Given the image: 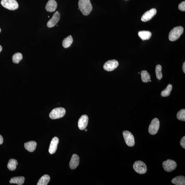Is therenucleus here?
<instances>
[{"mask_svg": "<svg viewBox=\"0 0 185 185\" xmlns=\"http://www.w3.org/2000/svg\"><path fill=\"white\" fill-rule=\"evenodd\" d=\"M138 35L143 40H146L150 39L152 36V33L149 31H141L139 32Z\"/></svg>", "mask_w": 185, "mask_h": 185, "instance_id": "18", "label": "nucleus"}, {"mask_svg": "<svg viewBox=\"0 0 185 185\" xmlns=\"http://www.w3.org/2000/svg\"><path fill=\"white\" fill-rule=\"evenodd\" d=\"M60 14L57 11L55 12L52 18L48 22L47 26L50 28L55 26L58 22L60 19Z\"/></svg>", "mask_w": 185, "mask_h": 185, "instance_id": "11", "label": "nucleus"}, {"mask_svg": "<svg viewBox=\"0 0 185 185\" xmlns=\"http://www.w3.org/2000/svg\"><path fill=\"white\" fill-rule=\"evenodd\" d=\"M162 67L160 65H158L156 67L155 72L156 77L158 79L160 80L163 78Z\"/></svg>", "mask_w": 185, "mask_h": 185, "instance_id": "25", "label": "nucleus"}, {"mask_svg": "<svg viewBox=\"0 0 185 185\" xmlns=\"http://www.w3.org/2000/svg\"><path fill=\"white\" fill-rule=\"evenodd\" d=\"M22 55L21 53L20 52L16 53L12 56L13 62L15 63H18L22 59Z\"/></svg>", "mask_w": 185, "mask_h": 185, "instance_id": "26", "label": "nucleus"}, {"mask_svg": "<svg viewBox=\"0 0 185 185\" xmlns=\"http://www.w3.org/2000/svg\"><path fill=\"white\" fill-rule=\"evenodd\" d=\"M84 130H85V131H88V130H87V129H84Z\"/></svg>", "mask_w": 185, "mask_h": 185, "instance_id": "33", "label": "nucleus"}, {"mask_svg": "<svg viewBox=\"0 0 185 185\" xmlns=\"http://www.w3.org/2000/svg\"><path fill=\"white\" fill-rule=\"evenodd\" d=\"M79 10L84 16H88L91 12L92 7L90 0H79Z\"/></svg>", "mask_w": 185, "mask_h": 185, "instance_id": "1", "label": "nucleus"}, {"mask_svg": "<svg viewBox=\"0 0 185 185\" xmlns=\"http://www.w3.org/2000/svg\"><path fill=\"white\" fill-rule=\"evenodd\" d=\"M88 118L86 115H83L79 120L78 125L79 128L81 130H84L88 126Z\"/></svg>", "mask_w": 185, "mask_h": 185, "instance_id": "12", "label": "nucleus"}, {"mask_svg": "<svg viewBox=\"0 0 185 185\" xmlns=\"http://www.w3.org/2000/svg\"><path fill=\"white\" fill-rule=\"evenodd\" d=\"M119 65V63L116 60H111L106 62L103 66L105 70L107 71H112L116 68Z\"/></svg>", "mask_w": 185, "mask_h": 185, "instance_id": "9", "label": "nucleus"}, {"mask_svg": "<svg viewBox=\"0 0 185 185\" xmlns=\"http://www.w3.org/2000/svg\"><path fill=\"white\" fill-rule=\"evenodd\" d=\"M1 4L8 10H14L18 8L19 5L16 0H1Z\"/></svg>", "mask_w": 185, "mask_h": 185, "instance_id": "4", "label": "nucleus"}, {"mask_svg": "<svg viewBox=\"0 0 185 185\" xmlns=\"http://www.w3.org/2000/svg\"><path fill=\"white\" fill-rule=\"evenodd\" d=\"M25 178L23 177H18L12 178L10 181V184H17L22 185L24 184Z\"/></svg>", "mask_w": 185, "mask_h": 185, "instance_id": "19", "label": "nucleus"}, {"mask_svg": "<svg viewBox=\"0 0 185 185\" xmlns=\"http://www.w3.org/2000/svg\"><path fill=\"white\" fill-rule=\"evenodd\" d=\"M37 143L34 141H30L24 143V148L26 150L30 152H33L37 147Z\"/></svg>", "mask_w": 185, "mask_h": 185, "instance_id": "16", "label": "nucleus"}, {"mask_svg": "<svg viewBox=\"0 0 185 185\" xmlns=\"http://www.w3.org/2000/svg\"><path fill=\"white\" fill-rule=\"evenodd\" d=\"M157 10L155 8L151 9L148 11L146 12L143 14L141 17V20L143 22L148 21L151 19L156 14Z\"/></svg>", "mask_w": 185, "mask_h": 185, "instance_id": "10", "label": "nucleus"}, {"mask_svg": "<svg viewBox=\"0 0 185 185\" xmlns=\"http://www.w3.org/2000/svg\"><path fill=\"white\" fill-rule=\"evenodd\" d=\"M123 135L126 144L129 147H133L135 144V138L132 134L128 131L123 132Z\"/></svg>", "mask_w": 185, "mask_h": 185, "instance_id": "7", "label": "nucleus"}, {"mask_svg": "<svg viewBox=\"0 0 185 185\" xmlns=\"http://www.w3.org/2000/svg\"><path fill=\"white\" fill-rule=\"evenodd\" d=\"M150 81V82H151V80H150V81Z\"/></svg>", "mask_w": 185, "mask_h": 185, "instance_id": "35", "label": "nucleus"}, {"mask_svg": "<svg viewBox=\"0 0 185 185\" xmlns=\"http://www.w3.org/2000/svg\"><path fill=\"white\" fill-rule=\"evenodd\" d=\"M79 157L77 154L72 155L69 164L70 168L72 170L75 169L79 164Z\"/></svg>", "mask_w": 185, "mask_h": 185, "instance_id": "14", "label": "nucleus"}, {"mask_svg": "<svg viewBox=\"0 0 185 185\" xmlns=\"http://www.w3.org/2000/svg\"><path fill=\"white\" fill-rule=\"evenodd\" d=\"M178 8L181 11H185V1H184L181 3L179 5Z\"/></svg>", "mask_w": 185, "mask_h": 185, "instance_id": "28", "label": "nucleus"}, {"mask_svg": "<svg viewBox=\"0 0 185 185\" xmlns=\"http://www.w3.org/2000/svg\"><path fill=\"white\" fill-rule=\"evenodd\" d=\"M160 122L157 118H155L151 121L148 128V132L151 135H154L157 133L159 128Z\"/></svg>", "mask_w": 185, "mask_h": 185, "instance_id": "6", "label": "nucleus"}, {"mask_svg": "<svg viewBox=\"0 0 185 185\" xmlns=\"http://www.w3.org/2000/svg\"><path fill=\"white\" fill-rule=\"evenodd\" d=\"M171 182L176 185H185V177L183 175H180L172 179Z\"/></svg>", "mask_w": 185, "mask_h": 185, "instance_id": "17", "label": "nucleus"}, {"mask_svg": "<svg viewBox=\"0 0 185 185\" xmlns=\"http://www.w3.org/2000/svg\"><path fill=\"white\" fill-rule=\"evenodd\" d=\"M173 89V86L171 84H169L167 86L165 89L161 92V95L163 97H168L170 95Z\"/></svg>", "mask_w": 185, "mask_h": 185, "instance_id": "24", "label": "nucleus"}, {"mask_svg": "<svg viewBox=\"0 0 185 185\" xmlns=\"http://www.w3.org/2000/svg\"><path fill=\"white\" fill-rule=\"evenodd\" d=\"M50 180L49 175H45L43 176L39 179L37 184V185H47L48 184Z\"/></svg>", "mask_w": 185, "mask_h": 185, "instance_id": "21", "label": "nucleus"}, {"mask_svg": "<svg viewBox=\"0 0 185 185\" xmlns=\"http://www.w3.org/2000/svg\"><path fill=\"white\" fill-rule=\"evenodd\" d=\"M141 79L143 82L148 83L150 80V76L149 73L146 70H143L141 73Z\"/></svg>", "mask_w": 185, "mask_h": 185, "instance_id": "23", "label": "nucleus"}, {"mask_svg": "<svg viewBox=\"0 0 185 185\" xmlns=\"http://www.w3.org/2000/svg\"><path fill=\"white\" fill-rule=\"evenodd\" d=\"M1 28H0V32H1Z\"/></svg>", "mask_w": 185, "mask_h": 185, "instance_id": "34", "label": "nucleus"}, {"mask_svg": "<svg viewBox=\"0 0 185 185\" xmlns=\"http://www.w3.org/2000/svg\"><path fill=\"white\" fill-rule=\"evenodd\" d=\"M177 119L179 120L185 121V110L182 109L178 112L177 115Z\"/></svg>", "mask_w": 185, "mask_h": 185, "instance_id": "27", "label": "nucleus"}, {"mask_svg": "<svg viewBox=\"0 0 185 185\" xmlns=\"http://www.w3.org/2000/svg\"><path fill=\"white\" fill-rule=\"evenodd\" d=\"M182 69L183 72H184V73H185V62H184V63H183L182 66Z\"/></svg>", "mask_w": 185, "mask_h": 185, "instance_id": "31", "label": "nucleus"}, {"mask_svg": "<svg viewBox=\"0 0 185 185\" xmlns=\"http://www.w3.org/2000/svg\"><path fill=\"white\" fill-rule=\"evenodd\" d=\"M3 138L1 135H0V145L3 144Z\"/></svg>", "mask_w": 185, "mask_h": 185, "instance_id": "30", "label": "nucleus"}, {"mask_svg": "<svg viewBox=\"0 0 185 185\" xmlns=\"http://www.w3.org/2000/svg\"><path fill=\"white\" fill-rule=\"evenodd\" d=\"M184 28L182 27H175L169 33V39L170 41H175L178 39L184 32Z\"/></svg>", "mask_w": 185, "mask_h": 185, "instance_id": "2", "label": "nucleus"}, {"mask_svg": "<svg viewBox=\"0 0 185 185\" xmlns=\"http://www.w3.org/2000/svg\"><path fill=\"white\" fill-rule=\"evenodd\" d=\"M163 166L165 171L170 172L176 168L177 165L175 161L171 159H168L163 162Z\"/></svg>", "mask_w": 185, "mask_h": 185, "instance_id": "8", "label": "nucleus"}, {"mask_svg": "<svg viewBox=\"0 0 185 185\" xmlns=\"http://www.w3.org/2000/svg\"><path fill=\"white\" fill-rule=\"evenodd\" d=\"M66 110L62 107L54 109L50 112L49 116L51 119H56L62 118L66 114Z\"/></svg>", "mask_w": 185, "mask_h": 185, "instance_id": "3", "label": "nucleus"}, {"mask_svg": "<svg viewBox=\"0 0 185 185\" xmlns=\"http://www.w3.org/2000/svg\"><path fill=\"white\" fill-rule=\"evenodd\" d=\"M2 50V47L1 45H0V52H1Z\"/></svg>", "mask_w": 185, "mask_h": 185, "instance_id": "32", "label": "nucleus"}, {"mask_svg": "<svg viewBox=\"0 0 185 185\" xmlns=\"http://www.w3.org/2000/svg\"><path fill=\"white\" fill-rule=\"evenodd\" d=\"M73 38L71 35H70L63 40L62 43L63 46L65 48H69L73 43Z\"/></svg>", "mask_w": 185, "mask_h": 185, "instance_id": "20", "label": "nucleus"}, {"mask_svg": "<svg viewBox=\"0 0 185 185\" xmlns=\"http://www.w3.org/2000/svg\"><path fill=\"white\" fill-rule=\"evenodd\" d=\"M18 165V161L15 159H11L9 161L7 167L11 171H14Z\"/></svg>", "mask_w": 185, "mask_h": 185, "instance_id": "22", "label": "nucleus"}, {"mask_svg": "<svg viewBox=\"0 0 185 185\" xmlns=\"http://www.w3.org/2000/svg\"><path fill=\"white\" fill-rule=\"evenodd\" d=\"M180 145L183 148H185V137H183L181 139L180 142Z\"/></svg>", "mask_w": 185, "mask_h": 185, "instance_id": "29", "label": "nucleus"}, {"mask_svg": "<svg viewBox=\"0 0 185 185\" xmlns=\"http://www.w3.org/2000/svg\"><path fill=\"white\" fill-rule=\"evenodd\" d=\"M57 6V3L55 0H49L47 3L45 9L47 11L52 12L55 11Z\"/></svg>", "mask_w": 185, "mask_h": 185, "instance_id": "15", "label": "nucleus"}, {"mask_svg": "<svg viewBox=\"0 0 185 185\" xmlns=\"http://www.w3.org/2000/svg\"><path fill=\"white\" fill-rule=\"evenodd\" d=\"M133 168L135 171L140 174H144L147 171L146 164L141 161H135L133 165Z\"/></svg>", "mask_w": 185, "mask_h": 185, "instance_id": "5", "label": "nucleus"}, {"mask_svg": "<svg viewBox=\"0 0 185 185\" xmlns=\"http://www.w3.org/2000/svg\"><path fill=\"white\" fill-rule=\"evenodd\" d=\"M59 142V139L57 137L53 138L50 142L49 148V152L50 154H52L55 153L57 149Z\"/></svg>", "mask_w": 185, "mask_h": 185, "instance_id": "13", "label": "nucleus"}]
</instances>
